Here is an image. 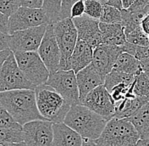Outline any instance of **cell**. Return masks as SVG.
<instances>
[{
  "instance_id": "18",
  "label": "cell",
  "mask_w": 149,
  "mask_h": 146,
  "mask_svg": "<svg viewBox=\"0 0 149 146\" xmlns=\"http://www.w3.org/2000/svg\"><path fill=\"white\" fill-rule=\"evenodd\" d=\"M54 138L51 146H82L83 138L65 122L54 123Z\"/></svg>"
},
{
  "instance_id": "32",
  "label": "cell",
  "mask_w": 149,
  "mask_h": 146,
  "mask_svg": "<svg viewBox=\"0 0 149 146\" xmlns=\"http://www.w3.org/2000/svg\"><path fill=\"white\" fill-rule=\"evenodd\" d=\"M0 127L4 128H14L22 129V126L12 118V116L8 112L2 104L0 103Z\"/></svg>"
},
{
  "instance_id": "45",
  "label": "cell",
  "mask_w": 149,
  "mask_h": 146,
  "mask_svg": "<svg viewBox=\"0 0 149 146\" xmlns=\"http://www.w3.org/2000/svg\"><path fill=\"white\" fill-rule=\"evenodd\" d=\"M137 146H149V138H140L137 143Z\"/></svg>"
},
{
  "instance_id": "39",
  "label": "cell",
  "mask_w": 149,
  "mask_h": 146,
  "mask_svg": "<svg viewBox=\"0 0 149 146\" xmlns=\"http://www.w3.org/2000/svg\"><path fill=\"white\" fill-rule=\"evenodd\" d=\"M9 49V34H5L0 31V52Z\"/></svg>"
},
{
  "instance_id": "30",
  "label": "cell",
  "mask_w": 149,
  "mask_h": 146,
  "mask_svg": "<svg viewBox=\"0 0 149 146\" xmlns=\"http://www.w3.org/2000/svg\"><path fill=\"white\" fill-rule=\"evenodd\" d=\"M126 42L130 44L140 46H149V37L144 32L141 26H139L125 35Z\"/></svg>"
},
{
  "instance_id": "2",
  "label": "cell",
  "mask_w": 149,
  "mask_h": 146,
  "mask_svg": "<svg viewBox=\"0 0 149 146\" xmlns=\"http://www.w3.org/2000/svg\"><path fill=\"white\" fill-rule=\"evenodd\" d=\"M109 120L81 104L71 106L64 122L78 133L83 139L96 140L101 135Z\"/></svg>"
},
{
  "instance_id": "26",
  "label": "cell",
  "mask_w": 149,
  "mask_h": 146,
  "mask_svg": "<svg viewBox=\"0 0 149 146\" xmlns=\"http://www.w3.org/2000/svg\"><path fill=\"white\" fill-rule=\"evenodd\" d=\"M132 85L135 95L149 99V77L146 72L141 71L136 74Z\"/></svg>"
},
{
  "instance_id": "36",
  "label": "cell",
  "mask_w": 149,
  "mask_h": 146,
  "mask_svg": "<svg viewBox=\"0 0 149 146\" xmlns=\"http://www.w3.org/2000/svg\"><path fill=\"white\" fill-rule=\"evenodd\" d=\"M130 11L149 12V0H135L133 4L128 9Z\"/></svg>"
},
{
  "instance_id": "8",
  "label": "cell",
  "mask_w": 149,
  "mask_h": 146,
  "mask_svg": "<svg viewBox=\"0 0 149 146\" xmlns=\"http://www.w3.org/2000/svg\"><path fill=\"white\" fill-rule=\"evenodd\" d=\"M47 25L14 31L9 34V48L13 53L37 52Z\"/></svg>"
},
{
  "instance_id": "22",
  "label": "cell",
  "mask_w": 149,
  "mask_h": 146,
  "mask_svg": "<svg viewBox=\"0 0 149 146\" xmlns=\"http://www.w3.org/2000/svg\"><path fill=\"white\" fill-rule=\"evenodd\" d=\"M135 128L139 133L141 138H149V101L133 116L129 118Z\"/></svg>"
},
{
  "instance_id": "33",
  "label": "cell",
  "mask_w": 149,
  "mask_h": 146,
  "mask_svg": "<svg viewBox=\"0 0 149 146\" xmlns=\"http://www.w3.org/2000/svg\"><path fill=\"white\" fill-rule=\"evenodd\" d=\"M20 7L19 0H0V12L9 17Z\"/></svg>"
},
{
  "instance_id": "13",
  "label": "cell",
  "mask_w": 149,
  "mask_h": 146,
  "mask_svg": "<svg viewBox=\"0 0 149 146\" xmlns=\"http://www.w3.org/2000/svg\"><path fill=\"white\" fill-rule=\"evenodd\" d=\"M41 59L44 63L49 73L59 70L60 64V51L56 41L54 26L49 24L47 26L46 31L42 37V42L37 50Z\"/></svg>"
},
{
  "instance_id": "38",
  "label": "cell",
  "mask_w": 149,
  "mask_h": 146,
  "mask_svg": "<svg viewBox=\"0 0 149 146\" xmlns=\"http://www.w3.org/2000/svg\"><path fill=\"white\" fill-rule=\"evenodd\" d=\"M0 31L9 34V17L0 12Z\"/></svg>"
},
{
  "instance_id": "15",
  "label": "cell",
  "mask_w": 149,
  "mask_h": 146,
  "mask_svg": "<svg viewBox=\"0 0 149 146\" xmlns=\"http://www.w3.org/2000/svg\"><path fill=\"white\" fill-rule=\"evenodd\" d=\"M72 19L77 30L79 40L85 42L93 49L102 44L99 20L91 18L86 15Z\"/></svg>"
},
{
  "instance_id": "10",
  "label": "cell",
  "mask_w": 149,
  "mask_h": 146,
  "mask_svg": "<svg viewBox=\"0 0 149 146\" xmlns=\"http://www.w3.org/2000/svg\"><path fill=\"white\" fill-rule=\"evenodd\" d=\"M49 24V19L42 8L20 6L9 17V34L16 30Z\"/></svg>"
},
{
  "instance_id": "19",
  "label": "cell",
  "mask_w": 149,
  "mask_h": 146,
  "mask_svg": "<svg viewBox=\"0 0 149 146\" xmlns=\"http://www.w3.org/2000/svg\"><path fill=\"white\" fill-rule=\"evenodd\" d=\"M102 43L112 46H123L126 42L125 29L121 23L107 24L99 21Z\"/></svg>"
},
{
  "instance_id": "41",
  "label": "cell",
  "mask_w": 149,
  "mask_h": 146,
  "mask_svg": "<svg viewBox=\"0 0 149 146\" xmlns=\"http://www.w3.org/2000/svg\"><path fill=\"white\" fill-rule=\"evenodd\" d=\"M141 26L142 28V30H144V32L149 37V13L143 18L141 23Z\"/></svg>"
},
{
  "instance_id": "47",
  "label": "cell",
  "mask_w": 149,
  "mask_h": 146,
  "mask_svg": "<svg viewBox=\"0 0 149 146\" xmlns=\"http://www.w3.org/2000/svg\"><path fill=\"white\" fill-rule=\"evenodd\" d=\"M148 73V77H149V73Z\"/></svg>"
},
{
  "instance_id": "31",
  "label": "cell",
  "mask_w": 149,
  "mask_h": 146,
  "mask_svg": "<svg viewBox=\"0 0 149 146\" xmlns=\"http://www.w3.org/2000/svg\"><path fill=\"white\" fill-rule=\"evenodd\" d=\"M85 3V15L99 20L102 15L103 5L96 0H84Z\"/></svg>"
},
{
  "instance_id": "21",
  "label": "cell",
  "mask_w": 149,
  "mask_h": 146,
  "mask_svg": "<svg viewBox=\"0 0 149 146\" xmlns=\"http://www.w3.org/2000/svg\"><path fill=\"white\" fill-rule=\"evenodd\" d=\"M112 71L121 72L136 75L143 71L141 64L138 59L127 53H122L113 64Z\"/></svg>"
},
{
  "instance_id": "40",
  "label": "cell",
  "mask_w": 149,
  "mask_h": 146,
  "mask_svg": "<svg viewBox=\"0 0 149 146\" xmlns=\"http://www.w3.org/2000/svg\"><path fill=\"white\" fill-rule=\"evenodd\" d=\"M102 3V5H110L113 6L119 9H122V4H121V0H96Z\"/></svg>"
},
{
  "instance_id": "43",
  "label": "cell",
  "mask_w": 149,
  "mask_h": 146,
  "mask_svg": "<svg viewBox=\"0 0 149 146\" xmlns=\"http://www.w3.org/2000/svg\"><path fill=\"white\" fill-rule=\"evenodd\" d=\"M135 0H121L122 9H128L133 4Z\"/></svg>"
},
{
  "instance_id": "4",
  "label": "cell",
  "mask_w": 149,
  "mask_h": 146,
  "mask_svg": "<svg viewBox=\"0 0 149 146\" xmlns=\"http://www.w3.org/2000/svg\"><path fill=\"white\" fill-rule=\"evenodd\" d=\"M140 138L139 133L129 119L113 118L95 142L99 146H137Z\"/></svg>"
},
{
  "instance_id": "28",
  "label": "cell",
  "mask_w": 149,
  "mask_h": 146,
  "mask_svg": "<svg viewBox=\"0 0 149 146\" xmlns=\"http://www.w3.org/2000/svg\"><path fill=\"white\" fill-rule=\"evenodd\" d=\"M62 0H43L42 9L46 13L50 24H54L59 20V13Z\"/></svg>"
},
{
  "instance_id": "25",
  "label": "cell",
  "mask_w": 149,
  "mask_h": 146,
  "mask_svg": "<svg viewBox=\"0 0 149 146\" xmlns=\"http://www.w3.org/2000/svg\"><path fill=\"white\" fill-rule=\"evenodd\" d=\"M134 78H135V75H132V74L111 71L105 77L103 85L107 89V91L109 92L112 90V88H113L115 85L123 83L126 84H130L134 81Z\"/></svg>"
},
{
  "instance_id": "12",
  "label": "cell",
  "mask_w": 149,
  "mask_h": 146,
  "mask_svg": "<svg viewBox=\"0 0 149 146\" xmlns=\"http://www.w3.org/2000/svg\"><path fill=\"white\" fill-rule=\"evenodd\" d=\"M54 123L47 120H34L22 126L26 146H51Z\"/></svg>"
},
{
  "instance_id": "37",
  "label": "cell",
  "mask_w": 149,
  "mask_h": 146,
  "mask_svg": "<svg viewBox=\"0 0 149 146\" xmlns=\"http://www.w3.org/2000/svg\"><path fill=\"white\" fill-rule=\"evenodd\" d=\"M43 0H19L20 6L29 8H42Z\"/></svg>"
},
{
  "instance_id": "46",
  "label": "cell",
  "mask_w": 149,
  "mask_h": 146,
  "mask_svg": "<svg viewBox=\"0 0 149 146\" xmlns=\"http://www.w3.org/2000/svg\"><path fill=\"white\" fill-rule=\"evenodd\" d=\"M0 146H26L25 141L19 142V143H9V144H3L0 145Z\"/></svg>"
},
{
  "instance_id": "6",
  "label": "cell",
  "mask_w": 149,
  "mask_h": 146,
  "mask_svg": "<svg viewBox=\"0 0 149 146\" xmlns=\"http://www.w3.org/2000/svg\"><path fill=\"white\" fill-rule=\"evenodd\" d=\"M36 87L19 69L15 55L11 53L0 69V92L22 89L35 91Z\"/></svg>"
},
{
  "instance_id": "29",
  "label": "cell",
  "mask_w": 149,
  "mask_h": 146,
  "mask_svg": "<svg viewBox=\"0 0 149 146\" xmlns=\"http://www.w3.org/2000/svg\"><path fill=\"white\" fill-rule=\"evenodd\" d=\"M99 21L107 24L121 23L122 22L121 10L113 6L103 5L102 15L99 19Z\"/></svg>"
},
{
  "instance_id": "42",
  "label": "cell",
  "mask_w": 149,
  "mask_h": 146,
  "mask_svg": "<svg viewBox=\"0 0 149 146\" xmlns=\"http://www.w3.org/2000/svg\"><path fill=\"white\" fill-rule=\"evenodd\" d=\"M11 53L12 52L10 51V49H6V50H3V51L0 52V69H1L3 64L4 63V61L7 59V57H9Z\"/></svg>"
},
{
  "instance_id": "14",
  "label": "cell",
  "mask_w": 149,
  "mask_h": 146,
  "mask_svg": "<svg viewBox=\"0 0 149 146\" xmlns=\"http://www.w3.org/2000/svg\"><path fill=\"white\" fill-rule=\"evenodd\" d=\"M124 53L122 46L100 44L93 49L92 64L105 80V77L113 69L118 57Z\"/></svg>"
},
{
  "instance_id": "20",
  "label": "cell",
  "mask_w": 149,
  "mask_h": 146,
  "mask_svg": "<svg viewBox=\"0 0 149 146\" xmlns=\"http://www.w3.org/2000/svg\"><path fill=\"white\" fill-rule=\"evenodd\" d=\"M148 101V98L141 96H134L125 98L119 103L115 104V115L117 118H129L138 111Z\"/></svg>"
},
{
  "instance_id": "44",
  "label": "cell",
  "mask_w": 149,
  "mask_h": 146,
  "mask_svg": "<svg viewBox=\"0 0 149 146\" xmlns=\"http://www.w3.org/2000/svg\"><path fill=\"white\" fill-rule=\"evenodd\" d=\"M82 146H99L95 140H90V139H83Z\"/></svg>"
},
{
  "instance_id": "3",
  "label": "cell",
  "mask_w": 149,
  "mask_h": 146,
  "mask_svg": "<svg viewBox=\"0 0 149 146\" xmlns=\"http://www.w3.org/2000/svg\"><path fill=\"white\" fill-rule=\"evenodd\" d=\"M37 107L43 118L53 123L64 122L71 105L54 88L46 84L37 85L35 89Z\"/></svg>"
},
{
  "instance_id": "34",
  "label": "cell",
  "mask_w": 149,
  "mask_h": 146,
  "mask_svg": "<svg viewBox=\"0 0 149 146\" xmlns=\"http://www.w3.org/2000/svg\"><path fill=\"white\" fill-rule=\"evenodd\" d=\"M77 1L79 0H62L61 9L59 13V20L66 18H70V9Z\"/></svg>"
},
{
  "instance_id": "16",
  "label": "cell",
  "mask_w": 149,
  "mask_h": 146,
  "mask_svg": "<svg viewBox=\"0 0 149 146\" xmlns=\"http://www.w3.org/2000/svg\"><path fill=\"white\" fill-rule=\"evenodd\" d=\"M79 90L80 102L84 100L86 95L93 89L104 84V79L96 70L92 64L75 73Z\"/></svg>"
},
{
  "instance_id": "1",
  "label": "cell",
  "mask_w": 149,
  "mask_h": 146,
  "mask_svg": "<svg viewBox=\"0 0 149 146\" xmlns=\"http://www.w3.org/2000/svg\"><path fill=\"white\" fill-rule=\"evenodd\" d=\"M0 103L19 125L34 120H45L37 107L35 91L13 90L0 92Z\"/></svg>"
},
{
  "instance_id": "23",
  "label": "cell",
  "mask_w": 149,
  "mask_h": 146,
  "mask_svg": "<svg viewBox=\"0 0 149 146\" xmlns=\"http://www.w3.org/2000/svg\"><path fill=\"white\" fill-rule=\"evenodd\" d=\"M148 13L145 11H130L128 9H121V24L124 26L125 35L141 26L142 19Z\"/></svg>"
},
{
  "instance_id": "17",
  "label": "cell",
  "mask_w": 149,
  "mask_h": 146,
  "mask_svg": "<svg viewBox=\"0 0 149 146\" xmlns=\"http://www.w3.org/2000/svg\"><path fill=\"white\" fill-rule=\"evenodd\" d=\"M93 48L81 40H77L76 45L70 57L68 59L65 70H73L77 73L92 64Z\"/></svg>"
},
{
  "instance_id": "5",
  "label": "cell",
  "mask_w": 149,
  "mask_h": 146,
  "mask_svg": "<svg viewBox=\"0 0 149 146\" xmlns=\"http://www.w3.org/2000/svg\"><path fill=\"white\" fill-rule=\"evenodd\" d=\"M53 26L61 56L59 70H65L67 61L72 54L78 40L77 30L71 18L58 20Z\"/></svg>"
},
{
  "instance_id": "24",
  "label": "cell",
  "mask_w": 149,
  "mask_h": 146,
  "mask_svg": "<svg viewBox=\"0 0 149 146\" xmlns=\"http://www.w3.org/2000/svg\"><path fill=\"white\" fill-rule=\"evenodd\" d=\"M121 46L125 53L134 56L136 59L139 60L144 72L149 73V46H136L126 42Z\"/></svg>"
},
{
  "instance_id": "35",
  "label": "cell",
  "mask_w": 149,
  "mask_h": 146,
  "mask_svg": "<svg viewBox=\"0 0 149 146\" xmlns=\"http://www.w3.org/2000/svg\"><path fill=\"white\" fill-rule=\"evenodd\" d=\"M85 15V3L84 0L77 1L70 9V18L74 19Z\"/></svg>"
},
{
  "instance_id": "9",
  "label": "cell",
  "mask_w": 149,
  "mask_h": 146,
  "mask_svg": "<svg viewBox=\"0 0 149 146\" xmlns=\"http://www.w3.org/2000/svg\"><path fill=\"white\" fill-rule=\"evenodd\" d=\"M45 84L54 88L71 106L81 104L76 76L73 70H58L49 73Z\"/></svg>"
},
{
  "instance_id": "7",
  "label": "cell",
  "mask_w": 149,
  "mask_h": 146,
  "mask_svg": "<svg viewBox=\"0 0 149 146\" xmlns=\"http://www.w3.org/2000/svg\"><path fill=\"white\" fill-rule=\"evenodd\" d=\"M14 55L19 69L29 81L36 86L46 83L49 71L37 52L17 53Z\"/></svg>"
},
{
  "instance_id": "27",
  "label": "cell",
  "mask_w": 149,
  "mask_h": 146,
  "mask_svg": "<svg viewBox=\"0 0 149 146\" xmlns=\"http://www.w3.org/2000/svg\"><path fill=\"white\" fill-rule=\"evenodd\" d=\"M22 141H24V133L22 129L0 127V145Z\"/></svg>"
},
{
  "instance_id": "11",
  "label": "cell",
  "mask_w": 149,
  "mask_h": 146,
  "mask_svg": "<svg viewBox=\"0 0 149 146\" xmlns=\"http://www.w3.org/2000/svg\"><path fill=\"white\" fill-rule=\"evenodd\" d=\"M81 104L107 120L114 118L115 102L103 84L89 92Z\"/></svg>"
}]
</instances>
